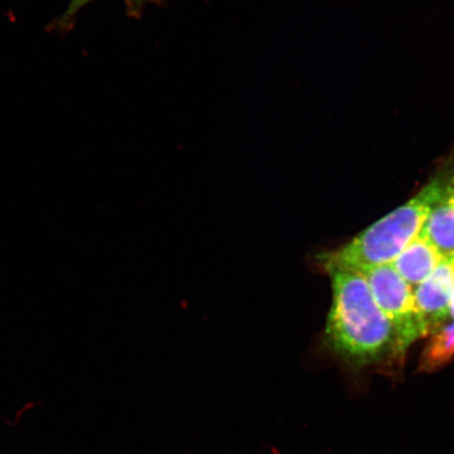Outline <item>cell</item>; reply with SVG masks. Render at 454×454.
Returning a JSON list of instances; mask_svg holds the SVG:
<instances>
[{
  "instance_id": "cell-5",
  "label": "cell",
  "mask_w": 454,
  "mask_h": 454,
  "mask_svg": "<svg viewBox=\"0 0 454 454\" xmlns=\"http://www.w3.org/2000/svg\"><path fill=\"white\" fill-rule=\"evenodd\" d=\"M442 259L438 248L421 231L390 264L403 279L417 288L433 275Z\"/></svg>"
},
{
  "instance_id": "cell-3",
  "label": "cell",
  "mask_w": 454,
  "mask_h": 454,
  "mask_svg": "<svg viewBox=\"0 0 454 454\" xmlns=\"http://www.w3.org/2000/svg\"><path fill=\"white\" fill-rule=\"evenodd\" d=\"M357 272L365 278L379 308L394 328L397 355L403 364L408 348L419 338L428 336L414 297V288L397 274L391 264Z\"/></svg>"
},
{
  "instance_id": "cell-4",
  "label": "cell",
  "mask_w": 454,
  "mask_h": 454,
  "mask_svg": "<svg viewBox=\"0 0 454 454\" xmlns=\"http://www.w3.org/2000/svg\"><path fill=\"white\" fill-rule=\"evenodd\" d=\"M454 291V255L446 257L427 280L414 288V297L423 317L428 336L451 319L450 302Z\"/></svg>"
},
{
  "instance_id": "cell-2",
  "label": "cell",
  "mask_w": 454,
  "mask_h": 454,
  "mask_svg": "<svg viewBox=\"0 0 454 454\" xmlns=\"http://www.w3.org/2000/svg\"><path fill=\"white\" fill-rule=\"evenodd\" d=\"M451 153L436 167L427 183L401 207L384 215L349 242L333 251L317 254L322 270L361 271L390 264L419 232L439 202L451 172Z\"/></svg>"
},
{
  "instance_id": "cell-8",
  "label": "cell",
  "mask_w": 454,
  "mask_h": 454,
  "mask_svg": "<svg viewBox=\"0 0 454 454\" xmlns=\"http://www.w3.org/2000/svg\"><path fill=\"white\" fill-rule=\"evenodd\" d=\"M95 0H71L69 5L53 25L57 31L67 32L75 22L79 12ZM161 0H124L127 5L128 14L133 17H140L147 4H159Z\"/></svg>"
},
{
  "instance_id": "cell-9",
  "label": "cell",
  "mask_w": 454,
  "mask_h": 454,
  "mask_svg": "<svg viewBox=\"0 0 454 454\" xmlns=\"http://www.w3.org/2000/svg\"><path fill=\"white\" fill-rule=\"evenodd\" d=\"M450 317L451 319L454 320V291L452 294L451 302H450Z\"/></svg>"
},
{
  "instance_id": "cell-1",
  "label": "cell",
  "mask_w": 454,
  "mask_h": 454,
  "mask_svg": "<svg viewBox=\"0 0 454 454\" xmlns=\"http://www.w3.org/2000/svg\"><path fill=\"white\" fill-rule=\"evenodd\" d=\"M332 281L323 345L346 366L361 371L374 366H401L393 326L360 272L332 269Z\"/></svg>"
},
{
  "instance_id": "cell-7",
  "label": "cell",
  "mask_w": 454,
  "mask_h": 454,
  "mask_svg": "<svg viewBox=\"0 0 454 454\" xmlns=\"http://www.w3.org/2000/svg\"><path fill=\"white\" fill-rule=\"evenodd\" d=\"M454 357V320L430 333L419 361V372H439Z\"/></svg>"
},
{
  "instance_id": "cell-6",
  "label": "cell",
  "mask_w": 454,
  "mask_h": 454,
  "mask_svg": "<svg viewBox=\"0 0 454 454\" xmlns=\"http://www.w3.org/2000/svg\"><path fill=\"white\" fill-rule=\"evenodd\" d=\"M450 179L422 231L442 257L454 255V152Z\"/></svg>"
}]
</instances>
